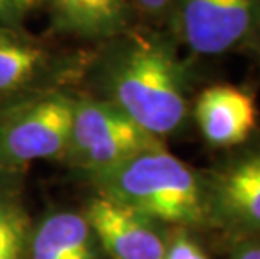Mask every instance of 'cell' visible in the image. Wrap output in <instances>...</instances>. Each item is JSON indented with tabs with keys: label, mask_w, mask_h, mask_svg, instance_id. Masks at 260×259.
I'll return each instance as SVG.
<instances>
[{
	"label": "cell",
	"mask_w": 260,
	"mask_h": 259,
	"mask_svg": "<svg viewBox=\"0 0 260 259\" xmlns=\"http://www.w3.org/2000/svg\"><path fill=\"white\" fill-rule=\"evenodd\" d=\"M92 234L113 259H163L167 242L154 220L118 200L99 195L86 214Z\"/></svg>",
	"instance_id": "obj_6"
},
{
	"label": "cell",
	"mask_w": 260,
	"mask_h": 259,
	"mask_svg": "<svg viewBox=\"0 0 260 259\" xmlns=\"http://www.w3.org/2000/svg\"><path fill=\"white\" fill-rule=\"evenodd\" d=\"M74 100L49 91L0 114V167H20L68 150Z\"/></svg>",
	"instance_id": "obj_3"
},
{
	"label": "cell",
	"mask_w": 260,
	"mask_h": 259,
	"mask_svg": "<svg viewBox=\"0 0 260 259\" xmlns=\"http://www.w3.org/2000/svg\"><path fill=\"white\" fill-rule=\"evenodd\" d=\"M12 2L15 5V9L19 10V14H24V12H27V10L37 7V5L42 4L44 0H12Z\"/></svg>",
	"instance_id": "obj_16"
},
{
	"label": "cell",
	"mask_w": 260,
	"mask_h": 259,
	"mask_svg": "<svg viewBox=\"0 0 260 259\" xmlns=\"http://www.w3.org/2000/svg\"><path fill=\"white\" fill-rule=\"evenodd\" d=\"M109 95L116 108L158 138L178 130L186 117L185 76L168 44L131 36L109 69Z\"/></svg>",
	"instance_id": "obj_1"
},
{
	"label": "cell",
	"mask_w": 260,
	"mask_h": 259,
	"mask_svg": "<svg viewBox=\"0 0 260 259\" xmlns=\"http://www.w3.org/2000/svg\"><path fill=\"white\" fill-rule=\"evenodd\" d=\"M255 46H257V51L260 54V36H257V44H255Z\"/></svg>",
	"instance_id": "obj_17"
},
{
	"label": "cell",
	"mask_w": 260,
	"mask_h": 259,
	"mask_svg": "<svg viewBox=\"0 0 260 259\" xmlns=\"http://www.w3.org/2000/svg\"><path fill=\"white\" fill-rule=\"evenodd\" d=\"M255 100L230 84L210 86L195 103V120L203 138L215 147H235L247 141L257 126Z\"/></svg>",
	"instance_id": "obj_7"
},
{
	"label": "cell",
	"mask_w": 260,
	"mask_h": 259,
	"mask_svg": "<svg viewBox=\"0 0 260 259\" xmlns=\"http://www.w3.org/2000/svg\"><path fill=\"white\" fill-rule=\"evenodd\" d=\"M94 175L103 195L151 220L197 225L208 217L205 185L165 147L141 152Z\"/></svg>",
	"instance_id": "obj_2"
},
{
	"label": "cell",
	"mask_w": 260,
	"mask_h": 259,
	"mask_svg": "<svg viewBox=\"0 0 260 259\" xmlns=\"http://www.w3.org/2000/svg\"><path fill=\"white\" fill-rule=\"evenodd\" d=\"M205 190L208 216L242 239L260 236V143L232 158Z\"/></svg>",
	"instance_id": "obj_5"
},
{
	"label": "cell",
	"mask_w": 260,
	"mask_h": 259,
	"mask_svg": "<svg viewBox=\"0 0 260 259\" xmlns=\"http://www.w3.org/2000/svg\"><path fill=\"white\" fill-rule=\"evenodd\" d=\"M92 236L84 216L52 214L32 236L30 259H94Z\"/></svg>",
	"instance_id": "obj_10"
},
{
	"label": "cell",
	"mask_w": 260,
	"mask_h": 259,
	"mask_svg": "<svg viewBox=\"0 0 260 259\" xmlns=\"http://www.w3.org/2000/svg\"><path fill=\"white\" fill-rule=\"evenodd\" d=\"M181 39L193 52L217 56L260 27V0H175Z\"/></svg>",
	"instance_id": "obj_4"
},
{
	"label": "cell",
	"mask_w": 260,
	"mask_h": 259,
	"mask_svg": "<svg viewBox=\"0 0 260 259\" xmlns=\"http://www.w3.org/2000/svg\"><path fill=\"white\" fill-rule=\"evenodd\" d=\"M143 12L154 19H163L173 12L175 0H135Z\"/></svg>",
	"instance_id": "obj_13"
},
{
	"label": "cell",
	"mask_w": 260,
	"mask_h": 259,
	"mask_svg": "<svg viewBox=\"0 0 260 259\" xmlns=\"http://www.w3.org/2000/svg\"><path fill=\"white\" fill-rule=\"evenodd\" d=\"M60 31L82 37L119 34L128 22V0H51Z\"/></svg>",
	"instance_id": "obj_9"
},
{
	"label": "cell",
	"mask_w": 260,
	"mask_h": 259,
	"mask_svg": "<svg viewBox=\"0 0 260 259\" xmlns=\"http://www.w3.org/2000/svg\"><path fill=\"white\" fill-rule=\"evenodd\" d=\"M229 259H260V236L243 238Z\"/></svg>",
	"instance_id": "obj_14"
},
{
	"label": "cell",
	"mask_w": 260,
	"mask_h": 259,
	"mask_svg": "<svg viewBox=\"0 0 260 259\" xmlns=\"http://www.w3.org/2000/svg\"><path fill=\"white\" fill-rule=\"evenodd\" d=\"M163 259H208L203 249L188 236H178L167 244Z\"/></svg>",
	"instance_id": "obj_12"
},
{
	"label": "cell",
	"mask_w": 260,
	"mask_h": 259,
	"mask_svg": "<svg viewBox=\"0 0 260 259\" xmlns=\"http://www.w3.org/2000/svg\"><path fill=\"white\" fill-rule=\"evenodd\" d=\"M19 14L12 0H0V24L5 25L7 22H12Z\"/></svg>",
	"instance_id": "obj_15"
},
{
	"label": "cell",
	"mask_w": 260,
	"mask_h": 259,
	"mask_svg": "<svg viewBox=\"0 0 260 259\" xmlns=\"http://www.w3.org/2000/svg\"><path fill=\"white\" fill-rule=\"evenodd\" d=\"M25 231L17 211L0 199V259H24Z\"/></svg>",
	"instance_id": "obj_11"
},
{
	"label": "cell",
	"mask_w": 260,
	"mask_h": 259,
	"mask_svg": "<svg viewBox=\"0 0 260 259\" xmlns=\"http://www.w3.org/2000/svg\"><path fill=\"white\" fill-rule=\"evenodd\" d=\"M51 52L36 39L0 24V98L29 90L51 69Z\"/></svg>",
	"instance_id": "obj_8"
}]
</instances>
